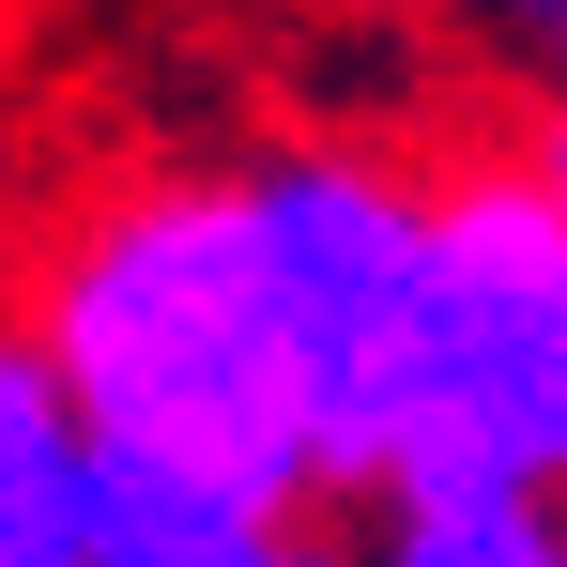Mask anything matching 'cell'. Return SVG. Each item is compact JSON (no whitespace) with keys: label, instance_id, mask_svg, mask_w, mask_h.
<instances>
[{"label":"cell","instance_id":"1","mask_svg":"<svg viewBox=\"0 0 567 567\" xmlns=\"http://www.w3.org/2000/svg\"><path fill=\"white\" fill-rule=\"evenodd\" d=\"M430 261V185L353 138L169 169L62 230L31 291V369L78 445L169 506H383V383Z\"/></svg>","mask_w":567,"mask_h":567},{"label":"cell","instance_id":"2","mask_svg":"<svg viewBox=\"0 0 567 567\" xmlns=\"http://www.w3.org/2000/svg\"><path fill=\"white\" fill-rule=\"evenodd\" d=\"M383 506H567V215L522 154L430 185L383 383Z\"/></svg>","mask_w":567,"mask_h":567},{"label":"cell","instance_id":"3","mask_svg":"<svg viewBox=\"0 0 567 567\" xmlns=\"http://www.w3.org/2000/svg\"><path fill=\"white\" fill-rule=\"evenodd\" d=\"M0 567H107V461L78 445L31 338H0Z\"/></svg>","mask_w":567,"mask_h":567},{"label":"cell","instance_id":"4","mask_svg":"<svg viewBox=\"0 0 567 567\" xmlns=\"http://www.w3.org/2000/svg\"><path fill=\"white\" fill-rule=\"evenodd\" d=\"M107 567H369L338 553L322 522H246V506H169L107 475Z\"/></svg>","mask_w":567,"mask_h":567},{"label":"cell","instance_id":"5","mask_svg":"<svg viewBox=\"0 0 567 567\" xmlns=\"http://www.w3.org/2000/svg\"><path fill=\"white\" fill-rule=\"evenodd\" d=\"M369 567H567V506H383Z\"/></svg>","mask_w":567,"mask_h":567},{"label":"cell","instance_id":"6","mask_svg":"<svg viewBox=\"0 0 567 567\" xmlns=\"http://www.w3.org/2000/svg\"><path fill=\"white\" fill-rule=\"evenodd\" d=\"M522 169H537V199H553V215H567V93L537 107V138H522Z\"/></svg>","mask_w":567,"mask_h":567}]
</instances>
